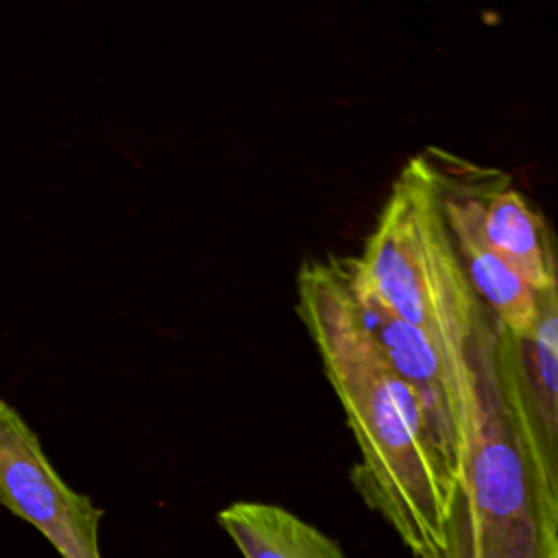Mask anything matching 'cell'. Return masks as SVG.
<instances>
[{
    "label": "cell",
    "mask_w": 558,
    "mask_h": 558,
    "mask_svg": "<svg viewBox=\"0 0 558 558\" xmlns=\"http://www.w3.org/2000/svg\"><path fill=\"white\" fill-rule=\"evenodd\" d=\"M296 312L360 449L355 490L414 558H438L456 469L418 395L364 327L340 255L301 264Z\"/></svg>",
    "instance_id": "cell-1"
},
{
    "label": "cell",
    "mask_w": 558,
    "mask_h": 558,
    "mask_svg": "<svg viewBox=\"0 0 558 558\" xmlns=\"http://www.w3.org/2000/svg\"><path fill=\"white\" fill-rule=\"evenodd\" d=\"M495 318L471 351L462 445L438 558H558V527L495 377Z\"/></svg>",
    "instance_id": "cell-2"
},
{
    "label": "cell",
    "mask_w": 558,
    "mask_h": 558,
    "mask_svg": "<svg viewBox=\"0 0 558 558\" xmlns=\"http://www.w3.org/2000/svg\"><path fill=\"white\" fill-rule=\"evenodd\" d=\"M342 257L351 279L381 307L449 351H462L488 318L418 155L392 181L360 255Z\"/></svg>",
    "instance_id": "cell-3"
},
{
    "label": "cell",
    "mask_w": 558,
    "mask_h": 558,
    "mask_svg": "<svg viewBox=\"0 0 558 558\" xmlns=\"http://www.w3.org/2000/svg\"><path fill=\"white\" fill-rule=\"evenodd\" d=\"M495 377L521 449L558 527V233L549 231V283L525 333L495 320Z\"/></svg>",
    "instance_id": "cell-4"
},
{
    "label": "cell",
    "mask_w": 558,
    "mask_h": 558,
    "mask_svg": "<svg viewBox=\"0 0 558 558\" xmlns=\"http://www.w3.org/2000/svg\"><path fill=\"white\" fill-rule=\"evenodd\" d=\"M0 504L39 530L63 558H100L102 510L70 488L48 460L39 436L0 399Z\"/></svg>",
    "instance_id": "cell-5"
},
{
    "label": "cell",
    "mask_w": 558,
    "mask_h": 558,
    "mask_svg": "<svg viewBox=\"0 0 558 558\" xmlns=\"http://www.w3.org/2000/svg\"><path fill=\"white\" fill-rule=\"evenodd\" d=\"M416 155L434 185L447 231L475 294L501 329L525 333L538 316V292L488 246L471 183V159L440 146H427Z\"/></svg>",
    "instance_id": "cell-6"
},
{
    "label": "cell",
    "mask_w": 558,
    "mask_h": 558,
    "mask_svg": "<svg viewBox=\"0 0 558 558\" xmlns=\"http://www.w3.org/2000/svg\"><path fill=\"white\" fill-rule=\"evenodd\" d=\"M469 172L488 246L534 292L545 290L549 283L551 227L530 205L508 172L477 161H471Z\"/></svg>",
    "instance_id": "cell-7"
},
{
    "label": "cell",
    "mask_w": 558,
    "mask_h": 558,
    "mask_svg": "<svg viewBox=\"0 0 558 558\" xmlns=\"http://www.w3.org/2000/svg\"><path fill=\"white\" fill-rule=\"evenodd\" d=\"M218 523L244 558H344L329 534L277 504L233 501Z\"/></svg>",
    "instance_id": "cell-8"
}]
</instances>
